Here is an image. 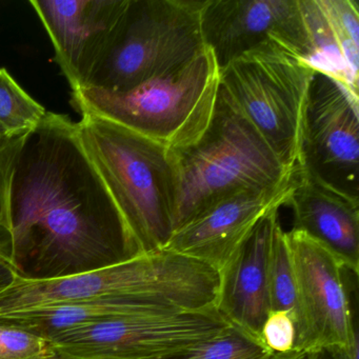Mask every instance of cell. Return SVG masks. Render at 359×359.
Instances as JSON below:
<instances>
[{"mask_svg":"<svg viewBox=\"0 0 359 359\" xmlns=\"http://www.w3.org/2000/svg\"><path fill=\"white\" fill-rule=\"evenodd\" d=\"M273 359H312V352L293 350L285 354H275Z\"/></svg>","mask_w":359,"mask_h":359,"instance_id":"obj_27","label":"cell"},{"mask_svg":"<svg viewBox=\"0 0 359 359\" xmlns=\"http://www.w3.org/2000/svg\"><path fill=\"white\" fill-rule=\"evenodd\" d=\"M359 96L315 71L302 127L299 170L359 201Z\"/></svg>","mask_w":359,"mask_h":359,"instance_id":"obj_8","label":"cell"},{"mask_svg":"<svg viewBox=\"0 0 359 359\" xmlns=\"http://www.w3.org/2000/svg\"><path fill=\"white\" fill-rule=\"evenodd\" d=\"M201 24L203 43L219 70L262 50L306 62L312 53L299 0H205Z\"/></svg>","mask_w":359,"mask_h":359,"instance_id":"obj_10","label":"cell"},{"mask_svg":"<svg viewBox=\"0 0 359 359\" xmlns=\"http://www.w3.org/2000/svg\"><path fill=\"white\" fill-rule=\"evenodd\" d=\"M271 311L295 313L296 293L293 266L285 231L280 222L273 235L268 269Z\"/></svg>","mask_w":359,"mask_h":359,"instance_id":"obj_19","label":"cell"},{"mask_svg":"<svg viewBox=\"0 0 359 359\" xmlns=\"http://www.w3.org/2000/svg\"><path fill=\"white\" fill-rule=\"evenodd\" d=\"M314 74L304 60L277 50L245 54L220 70V88L290 170L299 167Z\"/></svg>","mask_w":359,"mask_h":359,"instance_id":"obj_7","label":"cell"},{"mask_svg":"<svg viewBox=\"0 0 359 359\" xmlns=\"http://www.w3.org/2000/svg\"><path fill=\"white\" fill-rule=\"evenodd\" d=\"M298 170L279 186L241 191L216 201L176 230L165 249L205 262L219 272L262 218L287 205Z\"/></svg>","mask_w":359,"mask_h":359,"instance_id":"obj_12","label":"cell"},{"mask_svg":"<svg viewBox=\"0 0 359 359\" xmlns=\"http://www.w3.org/2000/svg\"><path fill=\"white\" fill-rule=\"evenodd\" d=\"M219 87V67L205 48L178 70L126 92L72 90V102L81 115L106 119L177 151L207 130Z\"/></svg>","mask_w":359,"mask_h":359,"instance_id":"obj_5","label":"cell"},{"mask_svg":"<svg viewBox=\"0 0 359 359\" xmlns=\"http://www.w3.org/2000/svg\"><path fill=\"white\" fill-rule=\"evenodd\" d=\"M312 359H346L342 351L337 348H319L312 352Z\"/></svg>","mask_w":359,"mask_h":359,"instance_id":"obj_26","label":"cell"},{"mask_svg":"<svg viewBox=\"0 0 359 359\" xmlns=\"http://www.w3.org/2000/svg\"><path fill=\"white\" fill-rule=\"evenodd\" d=\"M29 135L0 138V226L9 231L14 175Z\"/></svg>","mask_w":359,"mask_h":359,"instance_id":"obj_21","label":"cell"},{"mask_svg":"<svg viewBox=\"0 0 359 359\" xmlns=\"http://www.w3.org/2000/svg\"><path fill=\"white\" fill-rule=\"evenodd\" d=\"M310 39L308 64L358 95L359 9L356 0H299Z\"/></svg>","mask_w":359,"mask_h":359,"instance_id":"obj_16","label":"cell"},{"mask_svg":"<svg viewBox=\"0 0 359 359\" xmlns=\"http://www.w3.org/2000/svg\"><path fill=\"white\" fill-rule=\"evenodd\" d=\"M219 273L170 250L67 278L15 283L0 294V315L102 298L137 300L158 315L215 309Z\"/></svg>","mask_w":359,"mask_h":359,"instance_id":"obj_2","label":"cell"},{"mask_svg":"<svg viewBox=\"0 0 359 359\" xmlns=\"http://www.w3.org/2000/svg\"><path fill=\"white\" fill-rule=\"evenodd\" d=\"M258 338L229 325L220 333L157 359H273Z\"/></svg>","mask_w":359,"mask_h":359,"instance_id":"obj_18","label":"cell"},{"mask_svg":"<svg viewBox=\"0 0 359 359\" xmlns=\"http://www.w3.org/2000/svg\"><path fill=\"white\" fill-rule=\"evenodd\" d=\"M230 323L216 309L117 317L50 340L57 352L93 359H157L213 337Z\"/></svg>","mask_w":359,"mask_h":359,"instance_id":"obj_9","label":"cell"},{"mask_svg":"<svg viewBox=\"0 0 359 359\" xmlns=\"http://www.w3.org/2000/svg\"><path fill=\"white\" fill-rule=\"evenodd\" d=\"M260 340L274 354L293 351L296 341L293 315L285 311H271L262 325Z\"/></svg>","mask_w":359,"mask_h":359,"instance_id":"obj_22","label":"cell"},{"mask_svg":"<svg viewBox=\"0 0 359 359\" xmlns=\"http://www.w3.org/2000/svg\"><path fill=\"white\" fill-rule=\"evenodd\" d=\"M279 222V210L262 218L218 272L216 310L230 325L259 340L262 325L271 312L269 258L273 235Z\"/></svg>","mask_w":359,"mask_h":359,"instance_id":"obj_14","label":"cell"},{"mask_svg":"<svg viewBox=\"0 0 359 359\" xmlns=\"http://www.w3.org/2000/svg\"><path fill=\"white\" fill-rule=\"evenodd\" d=\"M55 350V348H54ZM51 359H93V358H86V357H77L72 356V355L64 354V353L57 352L55 351V354L52 357Z\"/></svg>","mask_w":359,"mask_h":359,"instance_id":"obj_28","label":"cell"},{"mask_svg":"<svg viewBox=\"0 0 359 359\" xmlns=\"http://www.w3.org/2000/svg\"><path fill=\"white\" fill-rule=\"evenodd\" d=\"M47 110L0 68V138L29 135L39 128Z\"/></svg>","mask_w":359,"mask_h":359,"instance_id":"obj_17","label":"cell"},{"mask_svg":"<svg viewBox=\"0 0 359 359\" xmlns=\"http://www.w3.org/2000/svg\"><path fill=\"white\" fill-rule=\"evenodd\" d=\"M285 236L295 278L294 350L331 348L346 355L348 325L341 262L304 233L291 229Z\"/></svg>","mask_w":359,"mask_h":359,"instance_id":"obj_11","label":"cell"},{"mask_svg":"<svg viewBox=\"0 0 359 359\" xmlns=\"http://www.w3.org/2000/svg\"><path fill=\"white\" fill-rule=\"evenodd\" d=\"M342 281L348 310V348L346 359H359V291L358 273L342 264Z\"/></svg>","mask_w":359,"mask_h":359,"instance_id":"obj_23","label":"cell"},{"mask_svg":"<svg viewBox=\"0 0 359 359\" xmlns=\"http://www.w3.org/2000/svg\"><path fill=\"white\" fill-rule=\"evenodd\" d=\"M203 4L205 0H129L81 88L126 92L188 64L207 48L201 34Z\"/></svg>","mask_w":359,"mask_h":359,"instance_id":"obj_6","label":"cell"},{"mask_svg":"<svg viewBox=\"0 0 359 359\" xmlns=\"http://www.w3.org/2000/svg\"><path fill=\"white\" fill-rule=\"evenodd\" d=\"M54 354L50 340L0 323V359H51Z\"/></svg>","mask_w":359,"mask_h":359,"instance_id":"obj_20","label":"cell"},{"mask_svg":"<svg viewBox=\"0 0 359 359\" xmlns=\"http://www.w3.org/2000/svg\"><path fill=\"white\" fill-rule=\"evenodd\" d=\"M287 205L293 211L292 230L308 235L344 266L359 271V201L298 170Z\"/></svg>","mask_w":359,"mask_h":359,"instance_id":"obj_15","label":"cell"},{"mask_svg":"<svg viewBox=\"0 0 359 359\" xmlns=\"http://www.w3.org/2000/svg\"><path fill=\"white\" fill-rule=\"evenodd\" d=\"M79 137L142 253L165 249L174 233L173 158L163 144L92 115Z\"/></svg>","mask_w":359,"mask_h":359,"instance_id":"obj_4","label":"cell"},{"mask_svg":"<svg viewBox=\"0 0 359 359\" xmlns=\"http://www.w3.org/2000/svg\"><path fill=\"white\" fill-rule=\"evenodd\" d=\"M18 279V275L9 262L0 258V294L9 289Z\"/></svg>","mask_w":359,"mask_h":359,"instance_id":"obj_24","label":"cell"},{"mask_svg":"<svg viewBox=\"0 0 359 359\" xmlns=\"http://www.w3.org/2000/svg\"><path fill=\"white\" fill-rule=\"evenodd\" d=\"M129 0H32L71 89L83 87Z\"/></svg>","mask_w":359,"mask_h":359,"instance_id":"obj_13","label":"cell"},{"mask_svg":"<svg viewBox=\"0 0 359 359\" xmlns=\"http://www.w3.org/2000/svg\"><path fill=\"white\" fill-rule=\"evenodd\" d=\"M0 258L9 262H12V236L9 230L0 226ZM12 266V264H11Z\"/></svg>","mask_w":359,"mask_h":359,"instance_id":"obj_25","label":"cell"},{"mask_svg":"<svg viewBox=\"0 0 359 359\" xmlns=\"http://www.w3.org/2000/svg\"><path fill=\"white\" fill-rule=\"evenodd\" d=\"M12 268L18 279L67 278L142 255L86 153L79 123L48 112L27 138L12 186Z\"/></svg>","mask_w":359,"mask_h":359,"instance_id":"obj_1","label":"cell"},{"mask_svg":"<svg viewBox=\"0 0 359 359\" xmlns=\"http://www.w3.org/2000/svg\"><path fill=\"white\" fill-rule=\"evenodd\" d=\"M175 171L174 232L216 201L251 189L271 188L287 169L219 87L213 116L198 140L171 151Z\"/></svg>","mask_w":359,"mask_h":359,"instance_id":"obj_3","label":"cell"}]
</instances>
